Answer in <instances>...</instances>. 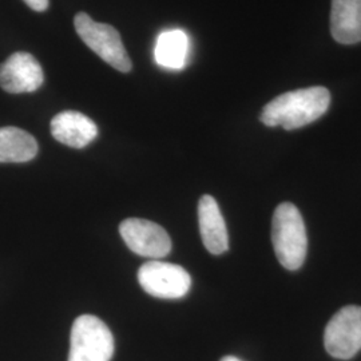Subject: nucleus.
<instances>
[{"instance_id":"1","label":"nucleus","mask_w":361,"mask_h":361,"mask_svg":"<svg viewBox=\"0 0 361 361\" xmlns=\"http://www.w3.org/2000/svg\"><path fill=\"white\" fill-rule=\"evenodd\" d=\"M331 104V92L322 86L284 92L262 109L259 121L269 128L296 130L320 119Z\"/></svg>"},{"instance_id":"2","label":"nucleus","mask_w":361,"mask_h":361,"mask_svg":"<svg viewBox=\"0 0 361 361\" xmlns=\"http://www.w3.org/2000/svg\"><path fill=\"white\" fill-rule=\"evenodd\" d=\"M271 243L285 269L297 271L302 267L308 250V237L304 219L296 205L283 202L274 210Z\"/></svg>"},{"instance_id":"3","label":"nucleus","mask_w":361,"mask_h":361,"mask_svg":"<svg viewBox=\"0 0 361 361\" xmlns=\"http://www.w3.org/2000/svg\"><path fill=\"white\" fill-rule=\"evenodd\" d=\"M113 355L114 336L109 326L95 316H79L71 328L68 361H110Z\"/></svg>"},{"instance_id":"4","label":"nucleus","mask_w":361,"mask_h":361,"mask_svg":"<svg viewBox=\"0 0 361 361\" xmlns=\"http://www.w3.org/2000/svg\"><path fill=\"white\" fill-rule=\"evenodd\" d=\"M78 35L106 63L121 73H129L131 61L123 46L122 38L116 28L110 25L97 23L87 13H78L74 19Z\"/></svg>"},{"instance_id":"5","label":"nucleus","mask_w":361,"mask_h":361,"mask_svg":"<svg viewBox=\"0 0 361 361\" xmlns=\"http://www.w3.org/2000/svg\"><path fill=\"white\" fill-rule=\"evenodd\" d=\"M138 281L146 293L164 300L182 298L192 286L190 274L182 267L158 259L143 264L138 271Z\"/></svg>"},{"instance_id":"6","label":"nucleus","mask_w":361,"mask_h":361,"mask_svg":"<svg viewBox=\"0 0 361 361\" xmlns=\"http://www.w3.org/2000/svg\"><path fill=\"white\" fill-rule=\"evenodd\" d=\"M324 344L331 356L341 360L361 350V307L349 305L338 310L325 328Z\"/></svg>"},{"instance_id":"7","label":"nucleus","mask_w":361,"mask_h":361,"mask_svg":"<svg viewBox=\"0 0 361 361\" xmlns=\"http://www.w3.org/2000/svg\"><path fill=\"white\" fill-rule=\"evenodd\" d=\"M119 233L130 250L138 256L162 258L168 256L171 250V240L168 233L152 221L125 219L119 226Z\"/></svg>"},{"instance_id":"8","label":"nucleus","mask_w":361,"mask_h":361,"mask_svg":"<svg viewBox=\"0 0 361 361\" xmlns=\"http://www.w3.org/2000/svg\"><path fill=\"white\" fill-rule=\"evenodd\" d=\"M43 80L42 67L28 52H15L0 65V87L10 94L34 92Z\"/></svg>"},{"instance_id":"9","label":"nucleus","mask_w":361,"mask_h":361,"mask_svg":"<svg viewBox=\"0 0 361 361\" xmlns=\"http://www.w3.org/2000/svg\"><path fill=\"white\" fill-rule=\"evenodd\" d=\"M52 137L74 149H83L98 135V128L89 116L78 111H62L52 118Z\"/></svg>"},{"instance_id":"10","label":"nucleus","mask_w":361,"mask_h":361,"mask_svg":"<svg viewBox=\"0 0 361 361\" xmlns=\"http://www.w3.org/2000/svg\"><path fill=\"white\" fill-rule=\"evenodd\" d=\"M198 222L202 243L212 255H222L229 249V234L217 201L204 195L198 204Z\"/></svg>"},{"instance_id":"11","label":"nucleus","mask_w":361,"mask_h":361,"mask_svg":"<svg viewBox=\"0 0 361 361\" xmlns=\"http://www.w3.org/2000/svg\"><path fill=\"white\" fill-rule=\"evenodd\" d=\"M331 32L341 44L361 42V0H332Z\"/></svg>"},{"instance_id":"12","label":"nucleus","mask_w":361,"mask_h":361,"mask_svg":"<svg viewBox=\"0 0 361 361\" xmlns=\"http://www.w3.org/2000/svg\"><path fill=\"white\" fill-rule=\"evenodd\" d=\"M190 52L189 35L180 28L166 30L157 38L154 46V59L157 65L169 70L183 68Z\"/></svg>"},{"instance_id":"13","label":"nucleus","mask_w":361,"mask_h":361,"mask_svg":"<svg viewBox=\"0 0 361 361\" xmlns=\"http://www.w3.org/2000/svg\"><path fill=\"white\" fill-rule=\"evenodd\" d=\"M38 154L37 140L25 130L0 128V162L23 164Z\"/></svg>"},{"instance_id":"14","label":"nucleus","mask_w":361,"mask_h":361,"mask_svg":"<svg viewBox=\"0 0 361 361\" xmlns=\"http://www.w3.org/2000/svg\"><path fill=\"white\" fill-rule=\"evenodd\" d=\"M25 3L34 11H44L49 7V0H25Z\"/></svg>"},{"instance_id":"15","label":"nucleus","mask_w":361,"mask_h":361,"mask_svg":"<svg viewBox=\"0 0 361 361\" xmlns=\"http://www.w3.org/2000/svg\"><path fill=\"white\" fill-rule=\"evenodd\" d=\"M221 361H243L241 359H238V357H235V356H225L224 359Z\"/></svg>"}]
</instances>
